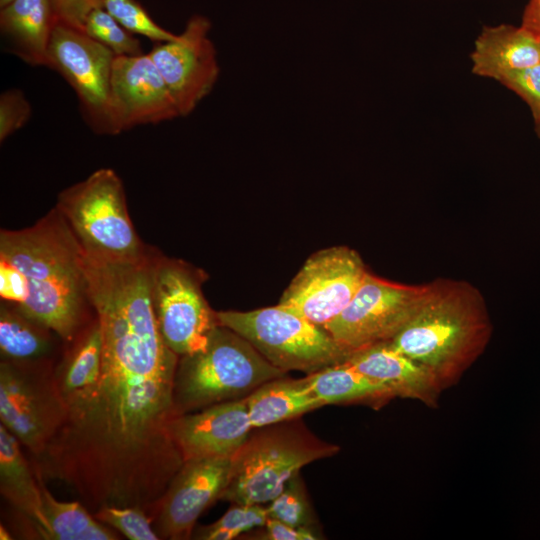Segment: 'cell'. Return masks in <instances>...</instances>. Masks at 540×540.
<instances>
[{
  "mask_svg": "<svg viewBox=\"0 0 540 540\" xmlns=\"http://www.w3.org/2000/svg\"><path fill=\"white\" fill-rule=\"evenodd\" d=\"M269 518L296 527L313 528L316 523L309 498L300 473L294 476L283 490L267 505Z\"/></svg>",
  "mask_w": 540,
  "mask_h": 540,
  "instance_id": "83f0119b",
  "label": "cell"
},
{
  "mask_svg": "<svg viewBox=\"0 0 540 540\" xmlns=\"http://www.w3.org/2000/svg\"><path fill=\"white\" fill-rule=\"evenodd\" d=\"M287 374L241 335L218 324L204 350L179 357L173 386L175 415L245 398L263 383Z\"/></svg>",
  "mask_w": 540,
  "mask_h": 540,
  "instance_id": "277c9868",
  "label": "cell"
},
{
  "mask_svg": "<svg viewBox=\"0 0 540 540\" xmlns=\"http://www.w3.org/2000/svg\"><path fill=\"white\" fill-rule=\"evenodd\" d=\"M12 534L8 531V529L3 526V524L0 525V539L1 540H10L12 539Z\"/></svg>",
  "mask_w": 540,
  "mask_h": 540,
  "instance_id": "d590c367",
  "label": "cell"
},
{
  "mask_svg": "<svg viewBox=\"0 0 540 540\" xmlns=\"http://www.w3.org/2000/svg\"><path fill=\"white\" fill-rule=\"evenodd\" d=\"M52 360L0 362V421L30 459L39 456L64 422L66 408Z\"/></svg>",
  "mask_w": 540,
  "mask_h": 540,
  "instance_id": "9c48e42d",
  "label": "cell"
},
{
  "mask_svg": "<svg viewBox=\"0 0 540 540\" xmlns=\"http://www.w3.org/2000/svg\"><path fill=\"white\" fill-rule=\"evenodd\" d=\"M269 518L263 504L233 503L230 509L215 523L198 529L195 539L232 540L242 533L263 527Z\"/></svg>",
  "mask_w": 540,
  "mask_h": 540,
  "instance_id": "484cf974",
  "label": "cell"
},
{
  "mask_svg": "<svg viewBox=\"0 0 540 540\" xmlns=\"http://www.w3.org/2000/svg\"><path fill=\"white\" fill-rule=\"evenodd\" d=\"M58 22L83 31L87 16L103 7V0H50Z\"/></svg>",
  "mask_w": 540,
  "mask_h": 540,
  "instance_id": "d6a6232c",
  "label": "cell"
},
{
  "mask_svg": "<svg viewBox=\"0 0 540 540\" xmlns=\"http://www.w3.org/2000/svg\"><path fill=\"white\" fill-rule=\"evenodd\" d=\"M56 23L50 0H12L1 7L0 28L12 53L32 66H45Z\"/></svg>",
  "mask_w": 540,
  "mask_h": 540,
  "instance_id": "d6986e66",
  "label": "cell"
},
{
  "mask_svg": "<svg viewBox=\"0 0 540 540\" xmlns=\"http://www.w3.org/2000/svg\"><path fill=\"white\" fill-rule=\"evenodd\" d=\"M111 104L117 133L179 117L175 101L149 54L115 56Z\"/></svg>",
  "mask_w": 540,
  "mask_h": 540,
  "instance_id": "9a60e30c",
  "label": "cell"
},
{
  "mask_svg": "<svg viewBox=\"0 0 540 540\" xmlns=\"http://www.w3.org/2000/svg\"><path fill=\"white\" fill-rule=\"evenodd\" d=\"M10 1H12V0H0V6L3 7L6 4H8Z\"/></svg>",
  "mask_w": 540,
  "mask_h": 540,
  "instance_id": "74e56055",
  "label": "cell"
},
{
  "mask_svg": "<svg viewBox=\"0 0 540 540\" xmlns=\"http://www.w3.org/2000/svg\"><path fill=\"white\" fill-rule=\"evenodd\" d=\"M535 131L537 135L540 137V118L535 121Z\"/></svg>",
  "mask_w": 540,
  "mask_h": 540,
  "instance_id": "8d00e7d4",
  "label": "cell"
},
{
  "mask_svg": "<svg viewBox=\"0 0 540 540\" xmlns=\"http://www.w3.org/2000/svg\"><path fill=\"white\" fill-rule=\"evenodd\" d=\"M55 208L89 258L134 262L150 250L134 228L123 183L112 169H98L63 190Z\"/></svg>",
  "mask_w": 540,
  "mask_h": 540,
  "instance_id": "8992f818",
  "label": "cell"
},
{
  "mask_svg": "<svg viewBox=\"0 0 540 540\" xmlns=\"http://www.w3.org/2000/svg\"><path fill=\"white\" fill-rule=\"evenodd\" d=\"M338 451L339 446L314 435L301 417L253 428L233 456L230 478L220 499L232 504H266L304 466Z\"/></svg>",
  "mask_w": 540,
  "mask_h": 540,
  "instance_id": "5b68a950",
  "label": "cell"
},
{
  "mask_svg": "<svg viewBox=\"0 0 540 540\" xmlns=\"http://www.w3.org/2000/svg\"><path fill=\"white\" fill-rule=\"evenodd\" d=\"M540 40V39H539Z\"/></svg>",
  "mask_w": 540,
  "mask_h": 540,
  "instance_id": "f35d334b",
  "label": "cell"
},
{
  "mask_svg": "<svg viewBox=\"0 0 540 540\" xmlns=\"http://www.w3.org/2000/svg\"><path fill=\"white\" fill-rule=\"evenodd\" d=\"M115 56L83 31L57 21L45 66L56 70L71 85L86 123L98 134H118L111 104Z\"/></svg>",
  "mask_w": 540,
  "mask_h": 540,
  "instance_id": "8fae6325",
  "label": "cell"
},
{
  "mask_svg": "<svg viewBox=\"0 0 540 540\" xmlns=\"http://www.w3.org/2000/svg\"><path fill=\"white\" fill-rule=\"evenodd\" d=\"M37 474V473H36ZM41 483L42 507L38 522L27 535L44 540H118L114 529L100 522L79 500L60 501Z\"/></svg>",
  "mask_w": 540,
  "mask_h": 540,
  "instance_id": "44dd1931",
  "label": "cell"
},
{
  "mask_svg": "<svg viewBox=\"0 0 540 540\" xmlns=\"http://www.w3.org/2000/svg\"><path fill=\"white\" fill-rule=\"evenodd\" d=\"M210 21L193 15L175 39L158 43L148 53L163 77L180 116L189 115L212 91L219 64L209 38Z\"/></svg>",
  "mask_w": 540,
  "mask_h": 540,
  "instance_id": "4fadbf2b",
  "label": "cell"
},
{
  "mask_svg": "<svg viewBox=\"0 0 540 540\" xmlns=\"http://www.w3.org/2000/svg\"><path fill=\"white\" fill-rule=\"evenodd\" d=\"M216 317L287 373L308 375L342 363L351 354L324 327L280 304L250 311H216Z\"/></svg>",
  "mask_w": 540,
  "mask_h": 540,
  "instance_id": "52a82bcc",
  "label": "cell"
},
{
  "mask_svg": "<svg viewBox=\"0 0 540 540\" xmlns=\"http://www.w3.org/2000/svg\"><path fill=\"white\" fill-rule=\"evenodd\" d=\"M56 338L59 337L52 330L1 301V360L20 363L49 360Z\"/></svg>",
  "mask_w": 540,
  "mask_h": 540,
  "instance_id": "cb8c5ba5",
  "label": "cell"
},
{
  "mask_svg": "<svg viewBox=\"0 0 540 540\" xmlns=\"http://www.w3.org/2000/svg\"><path fill=\"white\" fill-rule=\"evenodd\" d=\"M169 429L186 461L235 455L248 439L253 426L242 398L175 416Z\"/></svg>",
  "mask_w": 540,
  "mask_h": 540,
  "instance_id": "2e32d148",
  "label": "cell"
},
{
  "mask_svg": "<svg viewBox=\"0 0 540 540\" xmlns=\"http://www.w3.org/2000/svg\"><path fill=\"white\" fill-rule=\"evenodd\" d=\"M96 519L130 540H159L152 519L136 506H104L93 514Z\"/></svg>",
  "mask_w": 540,
  "mask_h": 540,
  "instance_id": "f546056e",
  "label": "cell"
},
{
  "mask_svg": "<svg viewBox=\"0 0 540 540\" xmlns=\"http://www.w3.org/2000/svg\"><path fill=\"white\" fill-rule=\"evenodd\" d=\"M345 362L386 386L394 397L419 400L431 408L438 406L443 389L436 376L389 342L355 350Z\"/></svg>",
  "mask_w": 540,
  "mask_h": 540,
  "instance_id": "e0dca14e",
  "label": "cell"
},
{
  "mask_svg": "<svg viewBox=\"0 0 540 540\" xmlns=\"http://www.w3.org/2000/svg\"><path fill=\"white\" fill-rule=\"evenodd\" d=\"M432 287L400 284L368 272L348 306L324 328L350 352L389 342L423 307Z\"/></svg>",
  "mask_w": 540,
  "mask_h": 540,
  "instance_id": "30bf717a",
  "label": "cell"
},
{
  "mask_svg": "<svg viewBox=\"0 0 540 540\" xmlns=\"http://www.w3.org/2000/svg\"><path fill=\"white\" fill-rule=\"evenodd\" d=\"M83 32L109 48L117 56L143 54L139 40L103 7L90 12L85 20Z\"/></svg>",
  "mask_w": 540,
  "mask_h": 540,
  "instance_id": "4316f807",
  "label": "cell"
},
{
  "mask_svg": "<svg viewBox=\"0 0 540 540\" xmlns=\"http://www.w3.org/2000/svg\"><path fill=\"white\" fill-rule=\"evenodd\" d=\"M30 116V103L21 90L3 92L0 96V141L22 128Z\"/></svg>",
  "mask_w": 540,
  "mask_h": 540,
  "instance_id": "1f68e13d",
  "label": "cell"
},
{
  "mask_svg": "<svg viewBox=\"0 0 540 540\" xmlns=\"http://www.w3.org/2000/svg\"><path fill=\"white\" fill-rule=\"evenodd\" d=\"M473 74L498 80L502 75L540 63V40L524 26L484 27L471 53Z\"/></svg>",
  "mask_w": 540,
  "mask_h": 540,
  "instance_id": "ac0fdd59",
  "label": "cell"
},
{
  "mask_svg": "<svg viewBox=\"0 0 540 540\" xmlns=\"http://www.w3.org/2000/svg\"><path fill=\"white\" fill-rule=\"evenodd\" d=\"M522 26L540 39V0H530L526 6Z\"/></svg>",
  "mask_w": 540,
  "mask_h": 540,
  "instance_id": "e575fe53",
  "label": "cell"
},
{
  "mask_svg": "<svg viewBox=\"0 0 540 540\" xmlns=\"http://www.w3.org/2000/svg\"><path fill=\"white\" fill-rule=\"evenodd\" d=\"M0 492L24 525L25 535L38 522L42 507L40 479L17 438L0 424Z\"/></svg>",
  "mask_w": 540,
  "mask_h": 540,
  "instance_id": "ffe728a7",
  "label": "cell"
},
{
  "mask_svg": "<svg viewBox=\"0 0 540 540\" xmlns=\"http://www.w3.org/2000/svg\"><path fill=\"white\" fill-rule=\"evenodd\" d=\"M233 456L184 461L149 515L159 539L191 538L197 519L221 498Z\"/></svg>",
  "mask_w": 540,
  "mask_h": 540,
  "instance_id": "5bb4252c",
  "label": "cell"
},
{
  "mask_svg": "<svg viewBox=\"0 0 540 540\" xmlns=\"http://www.w3.org/2000/svg\"><path fill=\"white\" fill-rule=\"evenodd\" d=\"M203 280L204 274L188 263L153 250V311L162 339L179 357L204 350L219 324L203 295Z\"/></svg>",
  "mask_w": 540,
  "mask_h": 540,
  "instance_id": "ba28073f",
  "label": "cell"
},
{
  "mask_svg": "<svg viewBox=\"0 0 540 540\" xmlns=\"http://www.w3.org/2000/svg\"><path fill=\"white\" fill-rule=\"evenodd\" d=\"M0 297L65 344L93 319L86 257L56 208L28 228L1 230Z\"/></svg>",
  "mask_w": 540,
  "mask_h": 540,
  "instance_id": "7a4b0ae2",
  "label": "cell"
},
{
  "mask_svg": "<svg viewBox=\"0 0 540 540\" xmlns=\"http://www.w3.org/2000/svg\"><path fill=\"white\" fill-rule=\"evenodd\" d=\"M497 81L515 92L527 103L534 121L540 118V63L528 68L510 71Z\"/></svg>",
  "mask_w": 540,
  "mask_h": 540,
  "instance_id": "4dcf8cb0",
  "label": "cell"
},
{
  "mask_svg": "<svg viewBox=\"0 0 540 540\" xmlns=\"http://www.w3.org/2000/svg\"><path fill=\"white\" fill-rule=\"evenodd\" d=\"M54 366V380L65 407L97 382L102 363V334L96 315L78 333Z\"/></svg>",
  "mask_w": 540,
  "mask_h": 540,
  "instance_id": "7402d4cb",
  "label": "cell"
},
{
  "mask_svg": "<svg viewBox=\"0 0 540 540\" xmlns=\"http://www.w3.org/2000/svg\"><path fill=\"white\" fill-rule=\"evenodd\" d=\"M368 272L347 246L321 249L304 262L278 304L324 327L348 306Z\"/></svg>",
  "mask_w": 540,
  "mask_h": 540,
  "instance_id": "7c38bea8",
  "label": "cell"
},
{
  "mask_svg": "<svg viewBox=\"0 0 540 540\" xmlns=\"http://www.w3.org/2000/svg\"><path fill=\"white\" fill-rule=\"evenodd\" d=\"M91 306L102 334L96 384L68 404L63 424L30 462L71 488L92 514L104 506L151 513L184 463L170 434L179 356L159 332L151 260L89 261Z\"/></svg>",
  "mask_w": 540,
  "mask_h": 540,
  "instance_id": "6da1fadb",
  "label": "cell"
},
{
  "mask_svg": "<svg viewBox=\"0 0 540 540\" xmlns=\"http://www.w3.org/2000/svg\"><path fill=\"white\" fill-rule=\"evenodd\" d=\"M260 539L266 540H316L318 534L312 528L296 527L280 520L268 518L262 527Z\"/></svg>",
  "mask_w": 540,
  "mask_h": 540,
  "instance_id": "836d02e7",
  "label": "cell"
},
{
  "mask_svg": "<svg viewBox=\"0 0 540 540\" xmlns=\"http://www.w3.org/2000/svg\"><path fill=\"white\" fill-rule=\"evenodd\" d=\"M490 334L480 293L465 282L438 280L423 307L389 343L428 368L445 390L479 357Z\"/></svg>",
  "mask_w": 540,
  "mask_h": 540,
  "instance_id": "3957f363",
  "label": "cell"
},
{
  "mask_svg": "<svg viewBox=\"0 0 540 540\" xmlns=\"http://www.w3.org/2000/svg\"><path fill=\"white\" fill-rule=\"evenodd\" d=\"M244 399L253 428L299 418L325 406L305 377L287 375L263 383Z\"/></svg>",
  "mask_w": 540,
  "mask_h": 540,
  "instance_id": "603a6c76",
  "label": "cell"
},
{
  "mask_svg": "<svg viewBox=\"0 0 540 540\" xmlns=\"http://www.w3.org/2000/svg\"><path fill=\"white\" fill-rule=\"evenodd\" d=\"M103 8L126 30L162 43L176 38L159 26L136 0H103Z\"/></svg>",
  "mask_w": 540,
  "mask_h": 540,
  "instance_id": "f1b7e54d",
  "label": "cell"
},
{
  "mask_svg": "<svg viewBox=\"0 0 540 540\" xmlns=\"http://www.w3.org/2000/svg\"><path fill=\"white\" fill-rule=\"evenodd\" d=\"M314 394L325 404L384 403L393 394L347 362L325 367L305 376Z\"/></svg>",
  "mask_w": 540,
  "mask_h": 540,
  "instance_id": "d4e9b609",
  "label": "cell"
}]
</instances>
